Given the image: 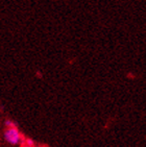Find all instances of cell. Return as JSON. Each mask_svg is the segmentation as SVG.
<instances>
[{"instance_id":"obj_1","label":"cell","mask_w":146,"mask_h":147,"mask_svg":"<svg viewBox=\"0 0 146 147\" xmlns=\"http://www.w3.org/2000/svg\"><path fill=\"white\" fill-rule=\"evenodd\" d=\"M3 138L6 141V143H9L11 146H19L23 144V140H24V137L21 135L17 125L6 127V129L3 133Z\"/></svg>"},{"instance_id":"obj_2","label":"cell","mask_w":146,"mask_h":147,"mask_svg":"<svg viewBox=\"0 0 146 147\" xmlns=\"http://www.w3.org/2000/svg\"><path fill=\"white\" fill-rule=\"evenodd\" d=\"M23 144L26 145V146H28V147H34V140L30 138H24V140H23Z\"/></svg>"},{"instance_id":"obj_3","label":"cell","mask_w":146,"mask_h":147,"mask_svg":"<svg viewBox=\"0 0 146 147\" xmlns=\"http://www.w3.org/2000/svg\"><path fill=\"white\" fill-rule=\"evenodd\" d=\"M4 124H5L6 127H11V126H15V123L11 120H9V119H7V120H5V122H4Z\"/></svg>"},{"instance_id":"obj_4","label":"cell","mask_w":146,"mask_h":147,"mask_svg":"<svg viewBox=\"0 0 146 147\" xmlns=\"http://www.w3.org/2000/svg\"><path fill=\"white\" fill-rule=\"evenodd\" d=\"M19 147H28V146H26V145H24V144H21V145H19Z\"/></svg>"}]
</instances>
